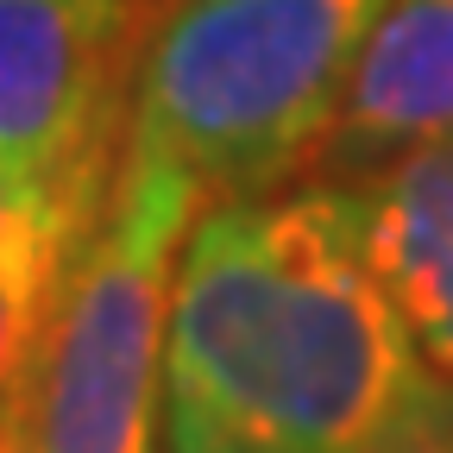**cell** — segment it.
Instances as JSON below:
<instances>
[{
  "instance_id": "cell-1",
  "label": "cell",
  "mask_w": 453,
  "mask_h": 453,
  "mask_svg": "<svg viewBox=\"0 0 453 453\" xmlns=\"http://www.w3.org/2000/svg\"><path fill=\"white\" fill-rule=\"evenodd\" d=\"M434 434H453V378L372 277L353 183L196 208L164 309V453H396Z\"/></svg>"
},
{
  "instance_id": "cell-2",
  "label": "cell",
  "mask_w": 453,
  "mask_h": 453,
  "mask_svg": "<svg viewBox=\"0 0 453 453\" xmlns=\"http://www.w3.org/2000/svg\"><path fill=\"white\" fill-rule=\"evenodd\" d=\"M384 0H157L127 101V139L196 189L271 196L315 177Z\"/></svg>"
},
{
  "instance_id": "cell-8",
  "label": "cell",
  "mask_w": 453,
  "mask_h": 453,
  "mask_svg": "<svg viewBox=\"0 0 453 453\" xmlns=\"http://www.w3.org/2000/svg\"><path fill=\"white\" fill-rule=\"evenodd\" d=\"M44 296L19 290V283L0 271V441L19 434V396H26V365H32V340L44 321Z\"/></svg>"
},
{
  "instance_id": "cell-6",
  "label": "cell",
  "mask_w": 453,
  "mask_h": 453,
  "mask_svg": "<svg viewBox=\"0 0 453 453\" xmlns=\"http://www.w3.org/2000/svg\"><path fill=\"white\" fill-rule=\"evenodd\" d=\"M365 265L416 334L422 359L453 378V139H428L353 177Z\"/></svg>"
},
{
  "instance_id": "cell-5",
  "label": "cell",
  "mask_w": 453,
  "mask_h": 453,
  "mask_svg": "<svg viewBox=\"0 0 453 453\" xmlns=\"http://www.w3.org/2000/svg\"><path fill=\"white\" fill-rule=\"evenodd\" d=\"M428 139H453V0H384L315 177L353 183Z\"/></svg>"
},
{
  "instance_id": "cell-10",
  "label": "cell",
  "mask_w": 453,
  "mask_h": 453,
  "mask_svg": "<svg viewBox=\"0 0 453 453\" xmlns=\"http://www.w3.org/2000/svg\"><path fill=\"white\" fill-rule=\"evenodd\" d=\"M0 453H19V434H13V441H0Z\"/></svg>"
},
{
  "instance_id": "cell-3",
  "label": "cell",
  "mask_w": 453,
  "mask_h": 453,
  "mask_svg": "<svg viewBox=\"0 0 453 453\" xmlns=\"http://www.w3.org/2000/svg\"><path fill=\"white\" fill-rule=\"evenodd\" d=\"M208 196L145 139L82 226L32 340L19 453H164V309L183 234Z\"/></svg>"
},
{
  "instance_id": "cell-4",
  "label": "cell",
  "mask_w": 453,
  "mask_h": 453,
  "mask_svg": "<svg viewBox=\"0 0 453 453\" xmlns=\"http://www.w3.org/2000/svg\"><path fill=\"white\" fill-rule=\"evenodd\" d=\"M157 0H0V164L82 240L120 164Z\"/></svg>"
},
{
  "instance_id": "cell-9",
  "label": "cell",
  "mask_w": 453,
  "mask_h": 453,
  "mask_svg": "<svg viewBox=\"0 0 453 453\" xmlns=\"http://www.w3.org/2000/svg\"><path fill=\"white\" fill-rule=\"evenodd\" d=\"M396 453H453V434H434V441H416V447H396Z\"/></svg>"
},
{
  "instance_id": "cell-7",
  "label": "cell",
  "mask_w": 453,
  "mask_h": 453,
  "mask_svg": "<svg viewBox=\"0 0 453 453\" xmlns=\"http://www.w3.org/2000/svg\"><path fill=\"white\" fill-rule=\"evenodd\" d=\"M70 246H76V234L0 164V271H7L19 290L50 303V283L64 271Z\"/></svg>"
}]
</instances>
